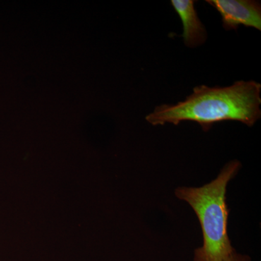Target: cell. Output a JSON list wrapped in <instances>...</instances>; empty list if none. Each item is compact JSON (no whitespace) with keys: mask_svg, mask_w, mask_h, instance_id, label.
Masks as SVG:
<instances>
[{"mask_svg":"<svg viewBox=\"0 0 261 261\" xmlns=\"http://www.w3.org/2000/svg\"><path fill=\"white\" fill-rule=\"evenodd\" d=\"M260 92L261 84L255 81H238L225 87L197 86L183 102L154 108L146 121L154 126L195 121L204 132L225 121H240L252 127L261 117Z\"/></svg>","mask_w":261,"mask_h":261,"instance_id":"1","label":"cell"},{"mask_svg":"<svg viewBox=\"0 0 261 261\" xmlns=\"http://www.w3.org/2000/svg\"><path fill=\"white\" fill-rule=\"evenodd\" d=\"M241 168L237 160L226 163L217 177L200 187H178L175 195L187 202L202 228L203 244L194 251L193 261H226L235 251L228 238L226 188Z\"/></svg>","mask_w":261,"mask_h":261,"instance_id":"2","label":"cell"},{"mask_svg":"<svg viewBox=\"0 0 261 261\" xmlns=\"http://www.w3.org/2000/svg\"><path fill=\"white\" fill-rule=\"evenodd\" d=\"M219 12L226 30L243 25L261 30V5L254 0H207Z\"/></svg>","mask_w":261,"mask_h":261,"instance_id":"3","label":"cell"},{"mask_svg":"<svg viewBox=\"0 0 261 261\" xmlns=\"http://www.w3.org/2000/svg\"><path fill=\"white\" fill-rule=\"evenodd\" d=\"M193 0H172L171 4L181 19L184 43L189 47L202 45L207 40V32L202 23Z\"/></svg>","mask_w":261,"mask_h":261,"instance_id":"4","label":"cell"},{"mask_svg":"<svg viewBox=\"0 0 261 261\" xmlns=\"http://www.w3.org/2000/svg\"><path fill=\"white\" fill-rule=\"evenodd\" d=\"M226 261H252L251 257L245 254L239 253L235 250Z\"/></svg>","mask_w":261,"mask_h":261,"instance_id":"5","label":"cell"}]
</instances>
